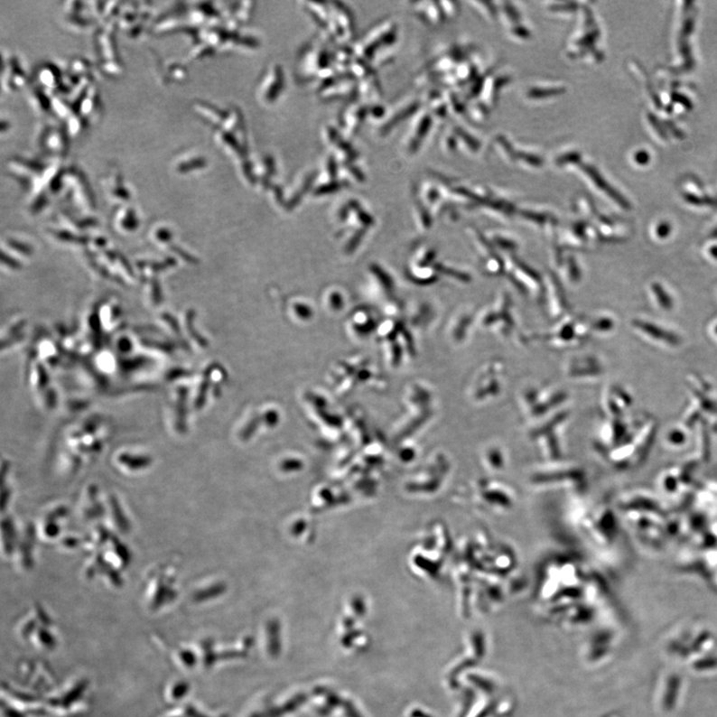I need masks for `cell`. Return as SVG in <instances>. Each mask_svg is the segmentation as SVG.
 <instances>
[{
	"mask_svg": "<svg viewBox=\"0 0 717 717\" xmlns=\"http://www.w3.org/2000/svg\"><path fill=\"white\" fill-rule=\"evenodd\" d=\"M636 325L641 329L642 331L647 333L648 336L657 339V340L665 341L667 344H678V338H676L671 332L664 331V329L657 328L656 325L644 322H637Z\"/></svg>",
	"mask_w": 717,
	"mask_h": 717,
	"instance_id": "obj_4",
	"label": "cell"
},
{
	"mask_svg": "<svg viewBox=\"0 0 717 717\" xmlns=\"http://www.w3.org/2000/svg\"><path fill=\"white\" fill-rule=\"evenodd\" d=\"M3 89L13 93L23 89L27 82V76L21 61L14 54L4 53Z\"/></svg>",
	"mask_w": 717,
	"mask_h": 717,
	"instance_id": "obj_2",
	"label": "cell"
},
{
	"mask_svg": "<svg viewBox=\"0 0 717 717\" xmlns=\"http://www.w3.org/2000/svg\"><path fill=\"white\" fill-rule=\"evenodd\" d=\"M67 134L61 125L44 123L36 134L37 147L48 159L61 161L68 151Z\"/></svg>",
	"mask_w": 717,
	"mask_h": 717,
	"instance_id": "obj_1",
	"label": "cell"
},
{
	"mask_svg": "<svg viewBox=\"0 0 717 717\" xmlns=\"http://www.w3.org/2000/svg\"><path fill=\"white\" fill-rule=\"evenodd\" d=\"M206 162L199 157H193L191 154H180L177 161H174L173 169L178 173H188L191 171L200 169L205 166Z\"/></svg>",
	"mask_w": 717,
	"mask_h": 717,
	"instance_id": "obj_3",
	"label": "cell"
}]
</instances>
